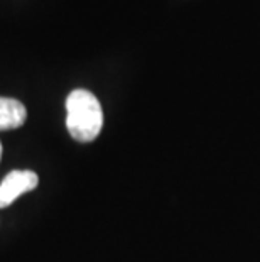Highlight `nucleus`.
Returning <instances> with one entry per match:
<instances>
[{"label": "nucleus", "instance_id": "20e7f679", "mask_svg": "<svg viewBox=\"0 0 260 262\" xmlns=\"http://www.w3.org/2000/svg\"><path fill=\"white\" fill-rule=\"evenodd\" d=\"M0 159H2V144H0Z\"/></svg>", "mask_w": 260, "mask_h": 262}, {"label": "nucleus", "instance_id": "f03ea898", "mask_svg": "<svg viewBox=\"0 0 260 262\" xmlns=\"http://www.w3.org/2000/svg\"><path fill=\"white\" fill-rule=\"evenodd\" d=\"M37 185H39V176L34 171L17 169L9 172L0 185V208L12 205L20 194L32 191Z\"/></svg>", "mask_w": 260, "mask_h": 262}, {"label": "nucleus", "instance_id": "f257e3e1", "mask_svg": "<svg viewBox=\"0 0 260 262\" xmlns=\"http://www.w3.org/2000/svg\"><path fill=\"white\" fill-rule=\"evenodd\" d=\"M66 127L78 142H91L103 127V110L91 92L73 90L66 98Z\"/></svg>", "mask_w": 260, "mask_h": 262}, {"label": "nucleus", "instance_id": "7ed1b4c3", "mask_svg": "<svg viewBox=\"0 0 260 262\" xmlns=\"http://www.w3.org/2000/svg\"><path fill=\"white\" fill-rule=\"evenodd\" d=\"M27 119L24 103L15 98L0 97V130L19 129Z\"/></svg>", "mask_w": 260, "mask_h": 262}]
</instances>
